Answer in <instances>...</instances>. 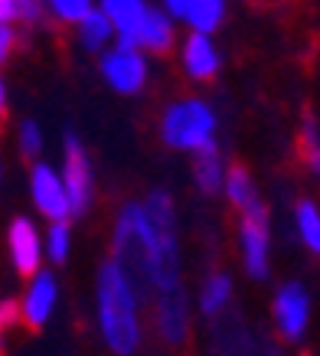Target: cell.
Wrapping results in <instances>:
<instances>
[{
  "instance_id": "obj_1",
  "label": "cell",
  "mask_w": 320,
  "mask_h": 356,
  "mask_svg": "<svg viewBox=\"0 0 320 356\" xmlns=\"http://www.w3.org/2000/svg\"><path fill=\"white\" fill-rule=\"evenodd\" d=\"M141 294L128 281L125 268L115 259H105L98 265L95 278V314L98 334L115 356L138 353L144 343V321H141Z\"/></svg>"
},
{
  "instance_id": "obj_2",
  "label": "cell",
  "mask_w": 320,
  "mask_h": 356,
  "mask_svg": "<svg viewBox=\"0 0 320 356\" xmlns=\"http://www.w3.org/2000/svg\"><path fill=\"white\" fill-rule=\"evenodd\" d=\"M157 242V226L150 222L144 203L131 200L118 209L115 232H111V259L125 268L128 281L134 284V291L141 294V301H147L150 294V252Z\"/></svg>"
},
{
  "instance_id": "obj_3",
  "label": "cell",
  "mask_w": 320,
  "mask_h": 356,
  "mask_svg": "<svg viewBox=\"0 0 320 356\" xmlns=\"http://www.w3.org/2000/svg\"><path fill=\"white\" fill-rule=\"evenodd\" d=\"M219 118L209 102L203 98H177L160 115V140L170 151H206L216 144Z\"/></svg>"
},
{
  "instance_id": "obj_4",
  "label": "cell",
  "mask_w": 320,
  "mask_h": 356,
  "mask_svg": "<svg viewBox=\"0 0 320 356\" xmlns=\"http://www.w3.org/2000/svg\"><path fill=\"white\" fill-rule=\"evenodd\" d=\"M63 186L69 196V213L75 219L86 216L92 203H95V170H92V157H88L86 144L79 140L75 131H65V144H63Z\"/></svg>"
},
{
  "instance_id": "obj_5",
  "label": "cell",
  "mask_w": 320,
  "mask_h": 356,
  "mask_svg": "<svg viewBox=\"0 0 320 356\" xmlns=\"http://www.w3.org/2000/svg\"><path fill=\"white\" fill-rule=\"evenodd\" d=\"M239 252H242V265H246L248 278L265 281L268 271H271V216H268L262 200L242 209V219H239Z\"/></svg>"
},
{
  "instance_id": "obj_6",
  "label": "cell",
  "mask_w": 320,
  "mask_h": 356,
  "mask_svg": "<svg viewBox=\"0 0 320 356\" xmlns=\"http://www.w3.org/2000/svg\"><path fill=\"white\" fill-rule=\"evenodd\" d=\"M102 63H98V72L105 79L111 92L118 95H141L144 86H147V59L138 46H125L115 43L102 49Z\"/></svg>"
},
{
  "instance_id": "obj_7",
  "label": "cell",
  "mask_w": 320,
  "mask_h": 356,
  "mask_svg": "<svg viewBox=\"0 0 320 356\" xmlns=\"http://www.w3.org/2000/svg\"><path fill=\"white\" fill-rule=\"evenodd\" d=\"M271 321L285 343H301L310 327V291L301 281H285L271 301Z\"/></svg>"
},
{
  "instance_id": "obj_8",
  "label": "cell",
  "mask_w": 320,
  "mask_h": 356,
  "mask_svg": "<svg viewBox=\"0 0 320 356\" xmlns=\"http://www.w3.org/2000/svg\"><path fill=\"white\" fill-rule=\"evenodd\" d=\"M154 330H157L160 343L180 346L190 343V301L183 294V284L170 288V291H157L154 301Z\"/></svg>"
},
{
  "instance_id": "obj_9",
  "label": "cell",
  "mask_w": 320,
  "mask_h": 356,
  "mask_svg": "<svg viewBox=\"0 0 320 356\" xmlns=\"http://www.w3.org/2000/svg\"><path fill=\"white\" fill-rule=\"evenodd\" d=\"M56 301H59V284H56V275L46 268H36L30 275V284L23 291L20 301V324H26L30 330H43L56 314Z\"/></svg>"
},
{
  "instance_id": "obj_10",
  "label": "cell",
  "mask_w": 320,
  "mask_h": 356,
  "mask_svg": "<svg viewBox=\"0 0 320 356\" xmlns=\"http://www.w3.org/2000/svg\"><path fill=\"white\" fill-rule=\"evenodd\" d=\"M30 196H33V206L40 209V216H46L49 222L53 219H72L63 177L46 161H36L30 167Z\"/></svg>"
},
{
  "instance_id": "obj_11",
  "label": "cell",
  "mask_w": 320,
  "mask_h": 356,
  "mask_svg": "<svg viewBox=\"0 0 320 356\" xmlns=\"http://www.w3.org/2000/svg\"><path fill=\"white\" fill-rule=\"evenodd\" d=\"M7 252H10L13 271L20 278H30L36 268H43V236L36 222L26 216H17L7 229Z\"/></svg>"
},
{
  "instance_id": "obj_12",
  "label": "cell",
  "mask_w": 320,
  "mask_h": 356,
  "mask_svg": "<svg viewBox=\"0 0 320 356\" xmlns=\"http://www.w3.org/2000/svg\"><path fill=\"white\" fill-rule=\"evenodd\" d=\"M180 63H183V72H186L193 82H213V79L219 76V69H223V53L216 49L213 33L190 30V36L183 40Z\"/></svg>"
},
{
  "instance_id": "obj_13",
  "label": "cell",
  "mask_w": 320,
  "mask_h": 356,
  "mask_svg": "<svg viewBox=\"0 0 320 356\" xmlns=\"http://www.w3.org/2000/svg\"><path fill=\"white\" fill-rule=\"evenodd\" d=\"M173 20L186 23L196 33H216L225 23L229 0H160Z\"/></svg>"
},
{
  "instance_id": "obj_14",
  "label": "cell",
  "mask_w": 320,
  "mask_h": 356,
  "mask_svg": "<svg viewBox=\"0 0 320 356\" xmlns=\"http://www.w3.org/2000/svg\"><path fill=\"white\" fill-rule=\"evenodd\" d=\"M147 0H102L98 10L108 17L111 30H115V43L125 46H138V30L144 23V13H147Z\"/></svg>"
},
{
  "instance_id": "obj_15",
  "label": "cell",
  "mask_w": 320,
  "mask_h": 356,
  "mask_svg": "<svg viewBox=\"0 0 320 356\" xmlns=\"http://www.w3.org/2000/svg\"><path fill=\"white\" fill-rule=\"evenodd\" d=\"M177 46V20L167 10L147 7L144 23L138 30V49L141 53H154V56H167Z\"/></svg>"
},
{
  "instance_id": "obj_16",
  "label": "cell",
  "mask_w": 320,
  "mask_h": 356,
  "mask_svg": "<svg viewBox=\"0 0 320 356\" xmlns=\"http://www.w3.org/2000/svg\"><path fill=\"white\" fill-rule=\"evenodd\" d=\"M193 184L203 196H216L223 193V177H225V161H223V151L219 144L206 147V151H196L193 154Z\"/></svg>"
},
{
  "instance_id": "obj_17",
  "label": "cell",
  "mask_w": 320,
  "mask_h": 356,
  "mask_svg": "<svg viewBox=\"0 0 320 356\" xmlns=\"http://www.w3.org/2000/svg\"><path fill=\"white\" fill-rule=\"evenodd\" d=\"M232 294H235L232 278H229L225 271H213V275H209V278L200 284V298H196V304H200V314H203V317H213V321H219V317L229 311Z\"/></svg>"
},
{
  "instance_id": "obj_18",
  "label": "cell",
  "mask_w": 320,
  "mask_h": 356,
  "mask_svg": "<svg viewBox=\"0 0 320 356\" xmlns=\"http://www.w3.org/2000/svg\"><path fill=\"white\" fill-rule=\"evenodd\" d=\"M223 193H225V200H229V206H235L239 213H242L246 206L258 203L255 177H252V170H248L246 163H225Z\"/></svg>"
},
{
  "instance_id": "obj_19",
  "label": "cell",
  "mask_w": 320,
  "mask_h": 356,
  "mask_svg": "<svg viewBox=\"0 0 320 356\" xmlns=\"http://www.w3.org/2000/svg\"><path fill=\"white\" fill-rule=\"evenodd\" d=\"M75 36H79V46H82L86 53H95V56L115 43V30H111L108 17L98 10V7H92L82 20L75 23Z\"/></svg>"
},
{
  "instance_id": "obj_20",
  "label": "cell",
  "mask_w": 320,
  "mask_h": 356,
  "mask_svg": "<svg viewBox=\"0 0 320 356\" xmlns=\"http://www.w3.org/2000/svg\"><path fill=\"white\" fill-rule=\"evenodd\" d=\"M294 226L310 255H320V209L314 200H298L294 206Z\"/></svg>"
},
{
  "instance_id": "obj_21",
  "label": "cell",
  "mask_w": 320,
  "mask_h": 356,
  "mask_svg": "<svg viewBox=\"0 0 320 356\" xmlns=\"http://www.w3.org/2000/svg\"><path fill=\"white\" fill-rule=\"evenodd\" d=\"M69 252H72V226L69 219H53L43 236V255H49L53 265H65Z\"/></svg>"
},
{
  "instance_id": "obj_22",
  "label": "cell",
  "mask_w": 320,
  "mask_h": 356,
  "mask_svg": "<svg viewBox=\"0 0 320 356\" xmlns=\"http://www.w3.org/2000/svg\"><path fill=\"white\" fill-rule=\"evenodd\" d=\"M298 147L301 157L307 163L310 173H320V131H317V115L307 111L304 121H301V134H298Z\"/></svg>"
},
{
  "instance_id": "obj_23",
  "label": "cell",
  "mask_w": 320,
  "mask_h": 356,
  "mask_svg": "<svg viewBox=\"0 0 320 356\" xmlns=\"http://www.w3.org/2000/svg\"><path fill=\"white\" fill-rule=\"evenodd\" d=\"M92 7H95V0H43V10L65 26H75Z\"/></svg>"
},
{
  "instance_id": "obj_24",
  "label": "cell",
  "mask_w": 320,
  "mask_h": 356,
  "mask_svg": "<svg viewBox=\"0 0 320 356\" xmlns=\"http://www.w3.org/2000/svg\"><path fill=\"white\" fill-rule=\"evenodd\" d=\"M17 138H20V157H30L36 161L40 151H43V128H40V121H20V128H17Z\"/></svg>"
},
{
  "instance_id": "obj_25",
  "label": "cell",
  "mask_w": 320,
  "mask_h": 356,
  "mask_svg": "<svg viewBox=\"0 0 320 356\" xmlns=\"http://www.w3.org/2000/svg\"><path fill=\"white\" fill-rule=\"evenodd\" d=\"M20 324V301L17 298H3L0 301V353H3V334Z\"/></svg>"
},
{
  "instance_id": "obj_26",
  "label": "cell",
  "mask_w": 320,
  "mask_h": 356,
  "mask_svg": "<svg viewBox=\"0 0 320 356\" xmlns=\"http://www.w3.org/2000/svg\"><path fill=\"white\" fill-rule=\"evenodd\" d=\"M43 0H17V20L23 23H40L43 20Z\"/></svg>"
},
{
  "instance_id": "obj_27",
  "label": "cell",
  "mask_w": 320,
  "mask_h": 356,
  "mask_svg": "<svg viewBox=\"0 0 320 356\" xmlns=\"http://www.w3.org/2000/svg\"><path fill=\"white\" fill-rule=\"evenodd\" d=\"M13 49H17V30L13 23H0V63H7Z\"/></svg>"
},
{
  "instance_id": "obj_28",
  "label": "cell",
  "mask_w": 320,
  "mask_h": 356,
  "mask_svg": "<svg viewBox=\"0 0 320 356\" xmlns=\"http://www.w3.org/2000/svg\"><path fill=\"white\" fill-rule=\"evenodd\" d=\"M0 23H17V0H0Z\"/></svg>"
},
{
  "instance_id": "obj_29",
  "label": "cell",
  "mask_w": 320,
  "mask_h": 356,
  "mask_svg": "<svg viewBox=\"0 0 320 356\" xmlns=\"http://www.w3.org/2000/svg\"><path fill=\"white\" fill-rule=\"evenodd\" d=\"M7 115V86H3V76H0V121Z\"/></svg>"
}]
</instances>
